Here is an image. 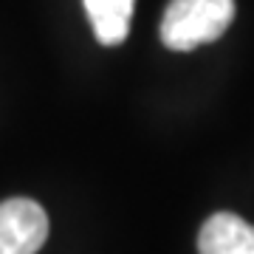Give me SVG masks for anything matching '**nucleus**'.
<instances>
[{
  "instance_id": "obj_1",
  "label": "nucleus",
  "mask_w": 254,
  "mask_h": 254,
  "mask_svg": "<svg viewBox=\"0 0 254 254\" xmlns=\"http://www.w3.org/2000/svg\"><path fill=\"white\" fill-rule=\"evenodd\" d=\"M235 20V0H170L161 17V43L173 51H192L215 43Z\"/></svg>"
},
{
  "instance_id": "obj_2",
  "label": "nucleus",
  "mask_w": 254,
  "mask_h": 254,
  "mask_svg": "<svg viewBox=\"0 0 254 254\" xmlns=\"http://www.w3.org/2000/svg\"><path fill=\"white\" fill-rule=\"evenodd\" d=\"M48 237L46 209L28 198L0 203V254H37Z\"/></svg>"
},
{
  "instance_id": "obj_3",
  "label": "nucleus",
  "mask_w": 254,
  "mask_h": 254,
  "mask_svg": "<svg viewBox=\"0 0 254 254\" xmlns=\"http://www.w3.org/2000/svg\"><path fill=\"white\" fill-rule=\"evenodd\" d=\"M198 254H254V226L235 212H215L200 226Z\"/></svg>"
},
{
  "instance_id": "obj_4",
  "label": "nucleus",
  "mask_w": 254,
  "mask_h": 254,
  "mask_svg": "<svg viewBox=\"0 0 254 254\" xmlns=\"http://www.w3.org/2000/svg\"><path fill=\"white\" fill-rule=\"evenodd\" d=\"M82 3L102 46H122L130 34V17L136 0H82Z\"/></svg>"
}]
</instances>
